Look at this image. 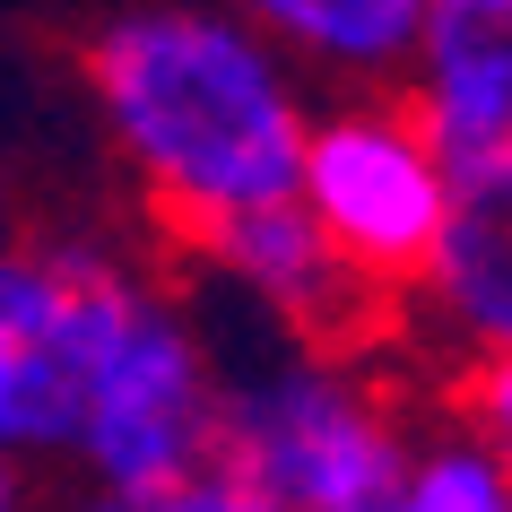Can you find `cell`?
Listing matches in <instances>:
<instances>
[{"label":"cell","instance_id":"1","mask_svg":"<svg viewBox=\"0 0 512 512\" xmlns=\"http://www.w3.org/2000/svg\"><path fill=\"white\" fill-rule=\"evenodd\" d=\"M87 87L165 235L209 243L226 217L296 200L313 96L235 0H139L87 35Z\"/></svg>","mask_w":512,"mask_h":512},{"label":"cell","instance_id":"2","mask_svg":"<svg viewBox=\"0 0 512 512\" xmlns=\"http://www.w3.org/2000/svg\"><path fill=\"white\" fill-rule=\"evenodd\" d=\"M400 408L348 365V348H304L287 365L226 382V443L217 469H235L270 495L278 512H356L391 504L408 486Z\"/></svg>","mask_w":512,"mask_h":512},{"label":"cell","instance_id":"3","mask_svg":"<svg viewBox=\"0 0 512 512\" xmlns=\"http://www.w3.org/2000/svg\"><path fill=\"white\" fill-rule=\"evenodd\" d=\"M304 209L330 226V243L382 296H417L434 252L452 235L460 200V157L426 131V113L382 87H348L339 105L313 113L304 139Z\"/></svg>","mask_w":512,"mask_h":512},{"label":"cell","instance_id":"4","mask_svg":"<svg viewBox=\"0 0 512 512\" xmlns=\"http://www.w3.org/2000/svg\"><path fill=\"white\" fill-rule=\"evenodd\" d=\"M139 287L87 243H0V452H79L87 382Z\"/></svg>","mask_w":512,"mask_h":512},{"label":"cell","instance_id":"5","mask_svg":"<svg viewBox=\"0 0 512 512\" xmlns=\"http://www.w3.org/2000/svg\"><path fill=\"white\" fill-rule=\"evenodd\" d=\"M217 443H226V382H217L183 304L139 287L131 322L113 330L105 365L87 382V417H79L87 478L157 504L183 478L217 469Z\"/></svg>","mask_w":512,"mask_h":512},{"label":"cell","instance_id":"6","mask_svg":"<svg viewBox=\"0 0 512 512\" xmlns=\"http://www.w3.org/2000/svg\"><path fill=\"white\" fill-rule=\"evenodd\" d=\"M191 261H209L217 278H235L243 296L261 304V313H278L304 348H365V339L408 322V304L382 296L374 278L330 243V226L304 209V191L226 217L209 243H191Z\"/></svg>","mask_w":512,"mask_h":512},{"label":"cell","instance_id":"7","mask_svg":"<svg viewBox=\"0 0 512 512\" xmlns=\"http://www.w3.org/2000/svg\"><path fill=\"white\" fill-rule=\"evenodd\" d=\"M400 96L460 165L512 148V0H426Z\"/></svg>","mask_w":512,"mask_h":512},{"label":"cell","instance_id":"8","mask_svg":"<svg viewBox=\"0 0 512 512\" xmlns=\"http://www.w3.org/2000/svg\"><path fill=\"white\" fill-rule=\"evenodd\" d=\"M408 313L434 322L460 356H512V148L460 165L452 235Z\"/></svg>","mask_w":512,"mask_h":512},{"label":"cell","instance_id":"9","mask_svg":"<svg viewBox=\"0 0 512 512\" xmlns=\"http://www.w3.org/2000/svg\"><path fill=\"white\" fill-rule=\"evenodd\" d=\"M304 79L330 87H391L417 53L426 0H235Z\"/></svg>","mask_w":512,"mask_h":512},{"label":"cell","instance_id":"10","mask_svg":"<svg viewBox=\"0 0 512 512\" xmlns=\"http://www.w3.org/2000/svg\"><path fill=\"white\" fill-rule=\"evenodd\" d=\"M400 512H512V469L495 460L486 434H443V443H417L400 486Z\"/></svg>","mask_w":512,"mask_h":512},{"label":"cell","instance_id":"11","mask_svg":"<svg viewBox=\"0 0 512 512\" xmlns=\"http://www.w3.org/2000/svg\"><path fill=\"white\" fill-rule=\"evenodd\" d=\"M452 408H460V426L486 434V443H495V460L512 469V356H460Z\"/></svg>","mask_w":512,"mask_h":512},{"label":"cell","instance_id":"12","mask_svg":"<svg viewBox=\"0 0 512 512\" xmlns=\"http://www.w3.org/2000/svg\"><path fill=\"white\" fill-rule=\"evenodd\" d=\"M148 512H278V504L252 478H235V469H200V478H183L174 495H157Z\"/></svg>","mask_w":512,"mask_h":512},{"label":"cell","instance_id":"13","mask_svg":"<svg viewBox=\"0 0 512 512\" xmlns=\"http://www.w3.org/2000/svg\"><path fill=\"white\" fill-rule=\"evenodd\" d=\"M79 512H148V504H139V495H113V486H96Z\"/></svg>","mask_w":512,"mask_h":512},{"label":"cell","instance_id":"14","mask_svg":"<svg viewBox=\"0 0 512 512\" xmlns=\"http://www.w3.org/2000/svg\"><path fill=\"white\" fill-rule=\"evenodd\" d=\"M0 512H18V452H0Z\"/></svg>","mask_w":512,"mask_h":512},{"label":"cell","instance_id":"15","mask_svg":"<svg viewBox=\"0 0 512 512\" xmlns=\"http://www.w3.org/2000/svg\"><path fill=\"white\" fill-rule=\"evenodd\" d=\"M356 512H400V495H391V504H356Z\"/></svg>","mask_w":512,"mask_h":512}]
</instances>
